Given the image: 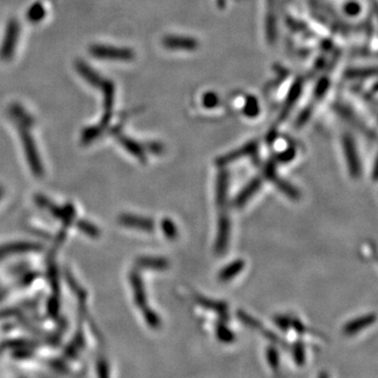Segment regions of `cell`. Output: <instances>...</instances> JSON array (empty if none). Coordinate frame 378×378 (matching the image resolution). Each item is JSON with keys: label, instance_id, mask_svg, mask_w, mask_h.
I'll use <instances>...</instances> for the list:
<instances>
[{"label": "cell", "instance_id": "cell-1", "mask_svg": "<svg viewBox=\"0 0 378 378\" xmlns=\"http://www.w3.org/2000/svg\"><path fill=\"white\" fill-rule=\"evenodd\" d=\"M90 53L99 59L114 60V62H129L135 56L129 48L102 46V44L91 46Z\"/></svg>", "mask_w": 378, "mask_h": 378}, {"label": "cell", "instance_id": "cell-2", "mask_svg": "<svg viewBox=\"0 0 378 378\" xmlns=\"http://www.w3.org/2000/svg\"><path fill=\"white\" fill-rule=\"evenodd\" d=\"M343 145L350 176L357 179L361 173V164L355 139L351 136L343 137Z\"/></svg>", "mask_w": 378, "mask_h": 378}, {"label": "cell", "instance_id": "cell-3", "mask_svg": "<svg viewBox=\"0 0 378 378\" xmlns=\"http://www.w3.org/2000/svg\"><path fill=\"white\" fill-rule=\"evenodd\" d=\"M264 175L267 179L274 182L276 187H278V189L287 197L293 200H298L300 198V191L296 188L293 187L290 183L278 177V173H276V161L267 162L266 167L264 169Z\"/></svg>", "mask_w": 378, "mask_h": 378}, {"label": "cell", "instance_id": "cell-4", "mask_svg": "<svg viewBox=\"0 0 378 378\" xmlns=\"http://www.w3.org/2000/svg\"><path fill=\"white\" fill-rule=\"evenodd\" d=\"M230 236H231V224L227 214H222L218 221V234L216 238V244H214V250L216 254H225L226 250L229 246Z\"/></svg>", "mask_w": 378, "mask_h": 378}, {"label": "cell", "instance_id": "cell-5", "mask_svg": "<svg viewBox=\"0 0 378 378\" xmlns=\"http://www.w3.org/2000/svg\"><path fill=\"white\" fill-rule=\"evenodd\" d=\"M19 23L16 20L12 19L8 23L5 39H3L1 50H0V56H1L3 60H10L13 57L18 37H19Z\"/></svg>", "mask_w": 378, "mask_h": 378}, {"label": "cell", "instance_id": "cell-6", "mask_svg": "<svg viewBox=\"0 0 378 378\" xmlns=\"http://www.w3.org/2000/svg\"><path fill=\"white\" fill-rule=\"evenodd\" d=\"M258 149V144L256 142H249L244 147H240L236 151H231V153H226V155H221L218 158L217 163L218 167H225L227 165L231 164L234 162L238 161L242 158L249 157V155H254L256 153Z\"/></svg>", "mask_w": 378, "mask_h": 378}, {"label": "cell", "instance_id": "cell-7", "mask_svg": "<svg viewBox=\"0 0 378 378\" xmlns=\"http://www.w3.org/2000/svg\"><path fill=\"white\" fill-rule=\"evenodd\" d=\"M261 187H262V179L258 177L252 179L236 196V200H234V205L236 207H243V206L246 205L247 202L258 193Z\"/></svg>", "mask_w": 378, "mask_h": 378}, {"label": "cell", "instance_id": "cell-8", "mask_svg": "<svg viewBox=\"0 0 378 378\" xmlns=\"http://www.w3.org/2000/svg\"><path fill=\"white\" fill-rule=\"evenodd\" d=\"M228 188H229V173L226 169H222L217 177L216 185V200L219 206H225L228 199Z\"/></svg>", "mask_w": 378, "mask_h": 378}, {"label": "cell", "instance_id": "cell-9", "mask_svg": "<svg viewBox=\"0 0 378 378\" xmlns=\"http://www.w3.org/2000/svg\"><path fill=\"white\" fill-rule=\"evenodd\" d=\"M164 44L169 48H181V50H195L198 46L197 40L193 38L181 37V36H169L164 39Z\"/></svg>", "mask_w": 378, "mask_h": 378}, {"label": "cell", "instance_id": "cell-10", "mask_svg": "<svg viewBox=\"0 0 378 378\" xmlns=\"http://www.w3.org/2000/svg\"><path fill=\"white\" fill-rule=\"evenodd\" d=\"M245 268V262L243 260H236L230 263L227 266L224 267L221 272H219L218 276L221 282H229L232 278L243 272V269Z\"/></svg>", "mask_w": 378, "mask_h": 378}, {"label": "cell", "instance_id": "cell-11", "mask_svg": "<svg viewBox=\"0 0 378 378\" xmlns=\"http://www.w3.org/2000/svg\"><path fill=\"white\" fill-rule=\"evenodd\" d=\"M375 321V315L368 314L365 316L359 317V319H355V321H350L347 326L345 327V332L347 334H353V333L359 332L361 329L366 328L371 323Z\"/></svg>", "mask_w": 378, "mask_h": 378}, {"label": "cell", "instance_id": "cell-12", "mask_svg": "<svg viewBox=\"0 0 378 378\" xmlns=\"http://www.w3.org/2000/svg\"><path fill=\"white\" fill-rule=\"evenodd\" d=\"M197 300L198 303H199L201 306H203L204 308L216 311V312L220 313V314H226V313H227L228 307L227 305L224 304V303L209 300V299L203 298V296H200Z\"/></svg>", "mask_w": 378, "mask_h": 378}, {"label": "cell", "instance_id": "cell-13", "mask_svg": "<svg viewBox=\"0 0 378 378\" xmlns=\"http://www.w3.org/2000/svg\"><path fill=\"white\" fill-rule=\"evenodd\" d=\"M44 15H46V10H44V6L39 3H35L28 12V18L32 22L40 21L44 17Z\"/></svg>", "mask_w": 378, "mask_h": 378}, {"label": "cell", "instance_id": "cell-14", "mask_svg": "<svg viewBox=\"0 0 378 378\" xmlns=\"http://www.w3.org/2000/svg\"><path fill=\"white\" fill-rule=\"evenodd\" d=\"M295 149H288L287 151H283V153H278L276 155V159L274 160L276 162H280V163H288L290 162L293 158L295 157Z\"/></svg>", "mask_w": 378, "mask_h": 378}, {"label": "cell", "instance_id": "cell-15", "mask_svg": "<svg viewBox=\"0 0 378 378\" xmlns=\"http://www.w3.org/2000/svg\"><path fill=\"white\" fill-rule=\"evenodd\" d=\"M163 229H164V232L165 234H167V238H177V228H176L175 224H173V222L171 221V220H167V221L163 222Z\"/></svg>", "mask_w": 378, "mask_h": 378}, {"label": "cell", "instance_id": "cell-16", "mask_svg": "<svg viewBox=\"0 0 378 378\" xmlns=\"http://www.w3.org/2000/svg\"><path fill=\"white\" fill-rule=\"evenodd\" d=\"M258 112H260V110H258V105L256 99L252 98L248 100L247 105L245 107V114L248 117H254L258 114Z\"/></svg>", "mask_w": 378, "mask_h": 378}, {"label": "cell", "instance_id": "cell-17", "mask_svg": "<svg viewBox=\"0 0 378 378\" xmlns=\"http://www.w3.org/2000/svg\"><path fill=\"white\" fill-rule=\"evenodd\" d=\"M205 102H204V104H205V106L207 107H214V105L217 104V97H216V95L214 94H210L208 95V96L205 97Z\"/></svg>", "mask_w": 378, "mask_h": 378}]
</instances>
